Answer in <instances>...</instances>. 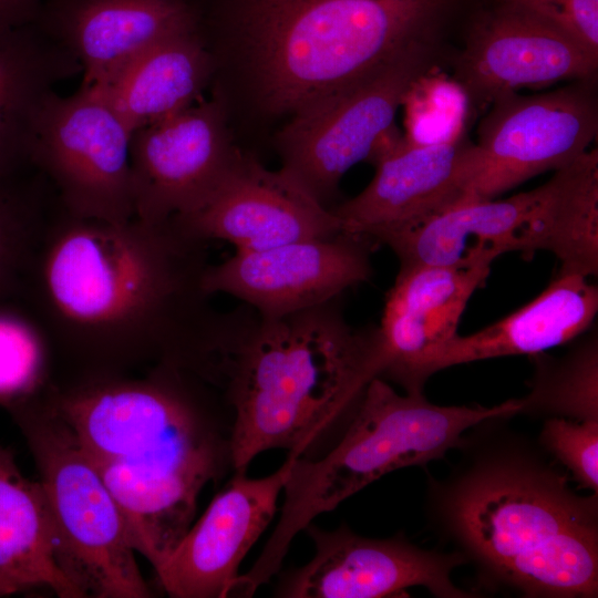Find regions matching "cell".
I'll list each match as a JSON object with an SVG mask.
<instances>
[{
	"mask_svg": "<svg viewBox=\"0 0 598 598\" xmlns=\"http://www.w3.org/2000/svg\"><path fill=\"white\" fill-rule=\"evenodd\" d=\"M209 241L175 218L107 221L61 203L30 259L19 297L64 349L101 361L156 355L198 371L234 311L212 305L203 280Z\"/></svg>",
	"mask_w": 598,
	"mask_h": 598,
	"instance_id": "1",
	"label": "cell"
},
{
	"mask_svg": "<svg viewBox=\"0 0 598 598\" xmlns=\"http://www.w3.org/2000/svg\"><path fill=\"white\" fill-rule=\"evenodd\" d=\"M475 452L432 494L436 522L458 553L524 597H597V494H577L526 443Z\"/></svg>",
	"mask_w": 598,
	"mask_h": 598,
	"instance_id": "2",
	"label": "cell"
},
{
	"mask_svg": "<svg viewBox=\"0 0 598 598\" xmlns=\"http://www.w3.org/2000/svg\"><path fill=\"white\" fill-rule=\"evenodd\" d=\"M338 299L276 318L249 307L218 355L212 380L235 410L228 445L236 472L271 448L300 457L381 377L378 328L351 326Z\"/></svg>",
	"mask_w": 598,
	"mask_h": 598,
	"instance_id": "3",
	"label": "cell"
},
{
	"mask_svg": "<svg viewBox=\"0 0 598 598\" xmlns=\"http://www.w3.org/2000/svg\"><path fill=\"white\" fill-rule=\"evenodd\" d=\"M457 0H230L259 95L295 114L410 55L434 53Z\"/></svg>",
	"mask_w": 598,
	"mask_h": 598,
	"instance_id": "4",
	"label": "cell"
},
{
	"mask_svg": "<svg viewBox=\"0 0 598 598\" xmlns=\"http://www.w3.org/2000/svg\"><path fill=\"white\" fill-rule=\"evenodd\" d=\"M520 408V399L492 408L437 405L423 392L399 394L384 379L373 378L336 446L316 461L293 458L279 520L252 567L237 577V592L250 597L267 584L295 536L315 517L390 472L442 458L462 445L467 430L513 416Z\"/></svg>",
	"mask_w": 598,
	"mask_h": 598,
	"instance_id": "5",
	"label": "cell"
},
{
	"mask_svg": "<svg viewBox=\"0 0 598 598\" xmlns=\"http://www.w3.org/2000/svg\"><path fill=\"white\" fill-rule=\"evenodd\" d=\"M400 265L468 268L517 251L553 254L558 274L598 272V152L588 150L543 185L506 199L457 205L383 237Z\"/></svg>",
	"mask_w": 598,
	"mask_h": 598,
	"instance_id": "6",
	"label": "cell"
},
{
	"mask_svg": "<svg viewBox=\"0 0 598 598\" xmlns=\"http://www.w3.org/2000/svg\"><path fill=\"white\" fill-rule=\"evenodd\" d=\"M52 520L55 561L82 597L147 598L122 512L99 470L44 399L16 414Z\"/></svg>",
	"mask_w": 598,
	"mask_h": 598,
	"instance_id": "7",
	"label": "cell"
},
{
	"mask_svg": "<svg viewBox=\"0 0 598 598\" xmlns=\"http://www.w3.org/2000/svg\"><path fill=\"white\" fill-rule=\"evenodd\" d=\"M131 136L93 87L54 92L38 117L31 163L69 213L126 221L135 215Z\"/></svg>",
	"mask_w": 598,
	"mask_h": 598,
	"instance_id": "8",
	"label": "cell"
},
{
	"mask_svg": "<svg viewBox=\"0 0 598 598\" xmlns=\"http://www.w3.org/2000/svg\"><path fill=\"white\" fill-rule=\"evenodd\" d=\"M157 370L145 379L103 374L52 384L43 399L93 463L137 460L207 430L181 368Z\"/></svg>",
	"mask_w": 598,
	"mask_h": 598,
	"instance_id": "9",
	"label": "cell"
},
{
	"mask_svg": "<svg viewBox=\"0 0 598 598\" xmlns=\"http://www.w3.org/2000/svg\"><path fill=\"white\" fill-rule=\"evenodd\" d=\"M435 58L434 53L403 58L292 114L277 135L281 168L326 206L342 176L370 159L381 136L393 126L411 83L433 69Z\"/></svg>",
	"mask_w": 598,
	"mask_h": 598,
	"instance_id": "10",
	"label": "cell"
},
{
	"mask_svg": "<svg viewBox=\"0 0 598 598\" xmlns=\"http://www.w3.org/2000/svg\"><path fill=\"white\" fill-rule=\"evenodd\" d=\"M477 126L478 171L470 202L494 199L588 151L598 131L596 80L554 91L496 96Z\"/></svg>",
	"mask_w": 598,
	"mask_h": 598,
	"instance_id": "11",
	"label": "cell"
},
{
	"mask_svg": "<svg viewBox=\"0 0 598 598\" xmlns=\"http://www.w3.org/2000/svg\"><path fill=\"white\" fill-rule=\"evenodd\" d=\"M375 246L364 236L340 231L235 251L208 265L203 285L207 293L237 298L261 317H282L331 301L368 281Z\"/></svg>",
	"mask_w": 598,
	"mask_h": 598,
	"instance_id": "12",
	"label": "cell"
},
{
	"mask_svg": "<svg viewBox=\"0 0 598 598\" xmlns=\"http://www.w3.org/2000/svg\"><path fill=\"white\" fill-rule=\"evenodd\" d=\"M598 56L553 24L491 0L468 24L454 80L471 106L498 95L563 81L597 80Z\"/></svg>",
	"mask_w": 598,
	"mask_h": 598,
	"instance_id": "13",
	"label": "cell"
},
{
	"mask_svg": "<svg viewBox=\"0 0 598 598\" xmlns=\"http://www.w3.org/2000/svg\"><path fill=\"white\" fill-rule=\"evenodd\" d=\"M173 218L198 238L227 241L236 251L343 231L332 210L292 175L283 168L270 171L237 147L207 196L192 210Z\"/></svg>",
	"mask_w": 598,
	"mask_h": 598,
	"instance_id": "14",
	"label": "cell"
},
{
	"mask_svg": "<svg viewBox=\"0 0 598 598\" xmlns=\"http://www.w3.org/2000/svg\"><path fill=\"white\" fill-rule=\"evenodd\" d=\"M229 446L209 431L132 461L92 463L116 501L130 542L156 570L190 527L197 497Z\"/></svg>",
	"mask_w": 598,
	"mask_h": 598,
	"instance_id": "15",
	"label": "cell"
},
{
	"mask_svg": "<svg viewBox=\"0 0 598 598\" xmlns=\"http://www.w3.org/2000/svg\"><path fill=\"white\" fill-rule=\"evenodd\" d=\"M303 530L316 546L315 556L285 577L277 597H399L415 586L442 598L473 597L451 580L453 569L467 563L458 551L422 549L399 536L367 538L344 525L326 532L310 523Z\"/></svg>",
	"mask_w": 598,
	"mask_h": 598,
	"instance_id": "16",
	"label": "cell"
},
{
	"mask_svg": "<svg viewBox=\"0 0 598 598\" xmlns=\"http://www.w3.org/2000/svg\"><path fill=\"white\" fill-rule=\"evenodd\" d=\"M235 150L218 97L134 131V217L155 223L192 210L216 185Z\"/></svg>",
	"mask_w": 598,
	"mask_h": 598,
	"instance_id": "17",
	"label": "cell"
},
{
	"mask_svg": "<svg viewBox=\"0 0 598 598\" xmlns=\"http://www.w3.org/2000/svg\"><path fill=\"white\" fill-rule=\"evenodd\" d=\"M375 174L353 198L332 207L342 230L377 246L457 205L470 203L478 171L475 143L465 138L413 146L403 141L375 163Z\"/></svg>",
	"mask_w": 598,
	"mask_h": 598,
	"instance_id": "18",
	"label": "cell"
},
{
	"mask_svg": "<svg viewBox=\"0 0 598 598\" xmlns=\"http://www.w3.org/2000/svg\"><path fill=\"white\" fill-rule=\"evenodd\" d=\"M293 458L261 478L236 472L155 570L168 596H229L241 560L275 516Z\"/></svg>",
	"mask_w": 598,
	"mask_h": 598,
	"instance_id": "19",
	"label": "cell"
},
{
	"mask_svg": "<svg viewBox=\"0 0 598 598\" xmlns=\"http://www.w3.org/2000/svg\"><path fill=\"white\" fill-rule=\"evenodd\" d=\"M35 21L78 61L81 86L97 84L154 43L199 29L188 0H51Z\"/></svg>",
	"mask_w": 598,
	"mask_h": 598,
	"instance_id": "20",
	"label": "cell"
},
{
	"mask_svg": "<svg viewBox=\"0 0 598 598\" xmlns=\"http://www.w3.org/2000/svg\"><path fill=\"white\" fill-rule=\"evenodd\" d=\"M588 277L557 274L533 300L468 336L458 334L421 357L401 378L406 392H423L440 370L485 359L528 354L573 341L592 323L598 288Z\"/></svg>",
	"mask_w": 598,
	"mask_h": 598,
	"instance_id": "21",
	"label": "cell"
},
{
	"mask_svg": "<svg viewBox=\"0 0 598 598\" xmlns=\"http://www.w3.org/2000/svg\"><path fill=\"white\" fill-rule=\"evenodd\" d=\"M489 270V265H400L377 327L385 359L380 378L399 383L421 357L456 336L470 298Z\"/></svg>",
	"mask_w": 598,
	"mask_h": 598,
	"instance_id": "22",
	"label": "cell"
},
{
	"mask_svg": "<svg viewBox=\"0 0 598 598\" xmlns=\"http://www.w3.org/2000/svg\"><path fill=\"white\" fill-rule=\"evenodd\" d=\"M214 70L197 29L152 44L90 87L133 133L195 104Z\"/></svg>",
	"mask_w": 598,
	"mask_h": 598,
	"instance_id": "23",
	"label": "cell"
},
{
	"mask_svg": "<svg viewBox=\"0 0 598 598\" xmlns=\"http://www.w3.org/2000/svg\"><path fill=\"white\" fill-rule=\"evenodd\" d=\"M78 61L37 21L0 30V176L32 165L38 117Z\"/></svg>",
	"mask_w": 598,
	"mask_h": 598,
	"instance_id": "24",
	"label": "cell"
},
{
	"mask_svg": "<svg viewBox=\"0 0 598 598\" xmlns=\"http://www.w3.org/2000/svg\"><path fill=\"white\" fill-rule=\"evenodd\" d=\"M0 577L18 591L47 587L59 597L80 598L60 570L52 520L40 481L20 471L11 450L0 446Z\"/></svg>",
	"mask_w": 598,
	"mask_h": 598,
	"instance_id": "25",
	"label": "cell"
},
{
	"mask_svg": "<svg viewBox=\"0 0 598 598\" xmlns=\"http://www.w3.org/2000/svg\"><path fill=\"white\" fill-rule=\"evenodd\" d=\"M60 200L33 165L0 176V300L19 296L30 259Z\"/></svg>",
	"mask_w": 598,
	"mask_h": 598,
	"instance_id": "26",
	"label": "cell"
},
{
	"mask_svg": "<svg viewBox=\"0 0 598 598\" xmlns=\"http://www.w3.org/2000/svg\"><path fill=\"white\" fill-rule=\"evenodd\" d=\"M53 353L28 305L19 296L0 300V408L14 415L47 393Z\"/></svg>",
	"mask_w": 598,
	"mask_h": 598,
	"instance_id": "27",
	"label": "cell"
},
{
	"mask_svg": "<svg viewBox=\"0 0 598 598\" xmlns=\"http://www.w3.org/2000/svg\"><path fill=\"white\" fill-rule=\"evenodd\" d=\"M536 358L529 393L520 412L544 413L575 421H598V342L591 334L565 355ZM519 412V413H520Z\"/></svg>",
	"mask_w": 598,
	"mask_h": 598,
	"instance_id": "28",
	"label": "cell"
},
{
	"mask_svg": "<svg viewBox=\"0 0 598 598\" xmlns=\"http://www.w3.org/2000/svg\"><path fill=\"white\" fill-rule=\"evenodd\" d=\"M432 70L411 83L401 103L403 138L409 145L446 144L464 136L471 107L468 96L455 80L431 74Z\"/></svg>",
	"mask_w": 598,
	"mask_h": 598,
	"instance_id": "29",
	"label": "cell"
},
{
	"mask_svg": "<svg viewBox=\"0 0 598 598\" xmlns=\"http://www.w3.org/2000/svg\"><path fill=\"white\" fill-rule=\"evenodd\" d=\"M540 445L559 461L584 488L598 492V421L549 417Z\"/></svg>",
	"mask_w": 598,
	"mask_h": 598,
	"instance_id": "30",
	"label": "cell"
},
{
	"mask_svg": "<svg viewBox=\"0 0 598 598\" xmlns=\"http://www.w3.org/2000/svg\"><path fill=\"white\" fill-rule=\"evenodd\" d=\"M526 11L564 31L598 56V0H494Z\"/></svg>",
	"mask_w": 598,
	"mask_h": 598,
	"instance_id": "31",
	"label": "cell"
},
{
	"mask_svg": "<svg viewBox=\"0 0 598 598\" xmlns=\"http://www.w3.org/2000/svg\"><path fill=\"white\" fill-rule=\"evenodd\" d=\"M41 6L40 0H0V30L35 21Z\"/></svg>",
	"mask_w": 598,
	"mask_h": 598,
	"instance_id": "32",
	"label": "cell"
},
{
	"mask_svg": "<svg viewBox=\"0 0 598 598\" xmlns=\"http://www.w3.org/2000/svg\"><path fill=\"white\" fill-rule=\"evenodd\" d=\"M18 592V589L9 581L0 577V597L9 596Z\"/></svg>",
	"mask_w": 598,
	"mask_h": 598,
	"instance_id": "33",
	"label": "cell"
}]
</instances>
